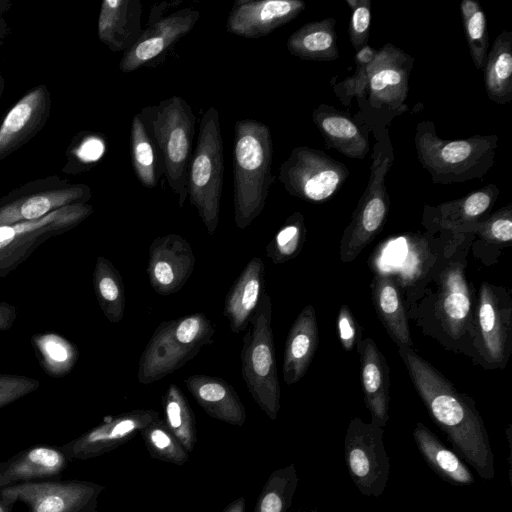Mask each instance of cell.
Here are the masks:
<instances>
[{"instance_id":"33","label":"cell","mask_w":512,"mask_h":512,"mask_svg":"<svg viewBox=\"0 0 512 512\" xmlns=\"http://www.w3.org/2000/svg\"><path fill=\"white\" fill-rule=\"evenodd\" d=\"M336 19L327 17L304 24L287 39L289 53L307 61L330 62L338 59Z\"/></svg>"},{"instance_id":"6","label":"cell","mask_w":512,"mask_h":512,"mask_svg":"<svg viewBox=\"0 0 512 512\" xmlns=\"http://www.w3.org/2000/svg\"><path fill=\"white\" fill-rule=\"evenodd\" d=\"M224 150L218 110L211 106L203 114L188 170V199L209 235L219 224L223 187Z\"/></svg>"},{"instance_id":"35","label":"cell","mask_w":512,"mask_h":512,"mask_svg":"<svg viewBox=\"0 0 512 512\" xmlns=\"http://www.w3.org/2000/svg\"><path fill=\"white\" fill-rule=\"evenodd\" d=\"M94 293L104 316L111 323H119L126 306L125 288L118 269L106 257L96 259L92 274Z\"/></svg>"},{"instance_id":"42","label":"cell","mask_w":512,"mask_h":512,"mask_svg":"<svg viewBox=\"0 0 512 512\" xmlns=\"http://www.w3.org/2000/svg\"><path fill=\"white\" fill-rule=\"evenodd\" d=\"M377 49L369 44L356 51L355 72L333 86V91L340 102L349 107L353 98L361 101L366 98L368 69Z\"/></svg>"},{"instance_id":"52","label":"cell","mask_w":512,"mask_h":512,"mask_svg":"<svg viewBox=\"0 0 512 512\" xmlns=\"http://www.w3.org/2000/svg\"><path fill=\"white\" fill-rule=\"evenodd\" d=\"M0 30H1V24H0Z\"/></svg>"},{"instance_id":"44","label":"cell","mask_w":512,"mask_h":512,"mask_svg":"<svg viewBox=\"0 0 512 512\" xmlns=\"http://www.w3.org/2000/svg\"><path fill=\"white\" fill-rule=\"evenodd\" d=\"M351 10L348 26L349 40L355 51L369 44L371 23L370 0H345Z\"/></svg>"},{"instance_id":"7","label":"cell","mask_w":512,"mask_h":512,"mask_svg":"<svg viewBox=\"0 0 512 512\" xmlns=\"http://www.w3.org/2000/svg\"><path fill=\"white\" fill-rule=\"evenodd\" d=\"M271 324L272 303L265 291L243 338L241 374L256 404L270 420H276L281 392Z\"/></svg>"},{"instance_id":"51","label":"cell","mask_w":512,"mask_h":512,"mask_svg":"<svg viewBox=\"0 0 512 512\" xmlns=\"http://www.w3.org/2000/svg\"><path fill=\"white\" fill-rule=\"evenodd\" d=\"M290 512V511H288ZM292 512H317L316 509H311V510H297V511H292Z\"/></svg>"},{"instance_id":"50","label":"cell","mask_w":512,"mask_h":512,"mask_svg":"<svg viewBox=\"0 0 512 512\" xmlns=\"http://www.w3.org/2000/svg\"><path fill=\"white\" fill-rule=\"evenodd\" d=\"M4 89H5V81H4L3 76L0 73V99L4 93Z\"/></svg>"},{"instance_id":"28","label":"cell","mask_w":512,"mask_h":512,"mask_svg":"<svg viewBox=\"0 0 512 512\" xmlns=\"http://www.w3.org/2000/svg\"><path fill=\"white\" fill-rule=\"evenodd\" d=\"M318 343L315 309L312 305H306L296 317L287 335L282 367L286 384H295L305 375Z\"/></svg>"},{"instance_id":"10","label":"cell","mask_w":512,"mask_h":512,"mask_svg":"<svg viewBox=\"0 0 512 512\" xmlns=\"http://www.w3.org/2000/svg\"><path fill=\"white\" fill-rule=\"evenodd\" d=\"M347 166L322 150L298 146L281 163L278 179L287 193L310 203H323L349 177Z\"/></svg>"},{"instance_id":"34","label":"cell","mask_w":512,"mask_h":512,"mask_svg":"<svg viewBox=\"0 0 512 512\" xmlns=\"http://www.w3.org/2000/svg\"><path fill=\"white\" fill-rule=\"evenodd\" d=\"M488 99L499 105L512 101V33L502 31L489 47L484 68Z\"/></svg>"},{"instance_id":"29","label":"cell","mask_w":512,"mask_h":512,"mask_svg":"<svg viewBox=\"0 0 512 512\" xmlns=\"http://www.w3.org/2000/svg\"><path fill=\"white\" fill-rule=\"evenodd\" d=\"M130 156L139 183L145 188H156L162 176H165V169L146 107L132 118Z\"/></svg>"},{"instance_id":"30","label":"cell","mask_w":512,"mask_h":512,"mask_svg":"<svg viewBox=\"0 0 512 512\" xmlns=\"http://www.w3.org/2000/svg\"><path fill=\"white\" fill-rule=\"evenodd\" d=\"M471 297L462 266H450L442 276L438 299L440 320L446 332L454 339L461 337L467 327Z\"/></svg>"},{"instance_id":"21","label":"cell","mask_w":512,"mask_h":512,"mask_svg":"<svg viewBox=\"0 0 512 512\" xmlns=\"http://www.w3.org/2000/svg\"><path fill=\"white\" fill-rule=\"evenodd\" d=\"M312 121L322 135L327 148L342 155L363 160L370 152L369 133L346 112L322 103L312 111Z\"/></svg>"},{"instance_id":"13","label":"cell","mask_w":512,"mask_h":512,"mask_svg":"<svg viewBox=\"0 0 512 512\" xmlns=\"http://www.w3.org/2000/svg\"><path fill=\"white\" fill-rule=\"evenodd\" d=\"M344 459L349 476L362 495L379 497L384 493L391 465L383 427L359 417L351 419L344 438Z\"/></svg>"},{"instance_id":"14","label":"cell","mask_w":512,"mask_h":512,"mask_svg":"<svg viewBox=\"0 0 512 512\" xmlns=\"http://www.w3.org/2000/svg\"><path fill=\"white\" fill-rule=\"evenodd\" d=\"M168 4L162 2L151 9L147 27L119 62L123 73H131L155 63L186 36L200 18V12L191 8L179 9L165 16L163 13L168 9Z\"/></svg>"},{"instance_id":"26","label":"cell","mask_w":512,"mask_h":512,"mask_svg":"<svg viewBox=\"0 0 512 512\" xmlns=\"http://www.w3.org/2000/svg\"><path fill=\"white\" fill-rule=\"evenodd\" d=\"M476 319L484 357L491 363L502 362L509 335L510 309L501 306L499 295L490 284L481 285Z\"/></svg>"},{"instance_id":"31","label":"cell","mask_w":512,"mask_h":512,"mask_svg":"<svg viewBox=\"0 0 512 512\" xmlns=\"http://www.w3.org/2000/svg\"><path fill=\"white\" fill-rule=\"evenodd\" d=\"M375 310L391 339L398 347L413 345L401 294L388 272L378 271L371 284Z\"/></svg>"},{"instance_id":"25","label":"cell","mask_w":512,"mask_h":512,"mask_svg":"<svg viewBox=\"0 0 512 512\" xmlns=\"http://www.w3.org/2000/svg\"><path fill=\"white\" fill-rule=\"evenodd\" d=\"M265 292V266L260 257L248 261L224 301V316L233 333L244 331Z\"/></svg>"},{"instance_id":"37","label":"cell","mask_w":512,"mask_h":512,"mask_svg":"<svg viewBox=\"0 0 512 512\" xmlns=\"http://www.w3.org/2000/svg\"><path fill=\"white\" fill-rule=\"evenodd\" d=\"M164 422L183 448L192 452L197 443L193 411L181 389L171 383L162 398Z\"/></svg>"},{"instance_id":"36","label":"cell","mask_w":512,"mask_h":512,"mask_svg":"<svg viewBox=\"0 0 512 512\" xmlns=\"http://www.w3.org/2000/svg\"><path fill=\"white\" fill-rule=\"evenodd\" d=\"M38 361L44 372L53 378L68 375L79 359L78 347L62 335L47 331L31 338Z\"/></svg>"},{"instance_id":"8","label":"cell","mask_w":512,"mask_h":512,"mask_svg":"<svg viewBox=\"0 0 512 512\" xmlns=\"http://www.w3.org/2000/svg\"><path fill=\"white\" fill-rule=\"evenodd\" d=\"M389 131L381 134L373 146L367 186L340 241V256L351 262L382 230L390 207L386 177L394 162Z\"/></svg>"},{"instance_id":"40","label":"cell","mask_w":512,"mask_h":512,"mask_svg":"<svg viewBox=\"0 0 512 512\" xmlns=\"http://www.w3.org/2000/svg\"><path fill=\"white\" fill-rule=\"evenodd\" d=\"M139 433L152 458L178 466L188 462L189 453L160 417L146 425Z\"/></svg>"},{"instance_id":"38","label":"cell","mask_w":512,"mask_h":512,"mask_svg":"<svg viewBox=\"0 0 512 512\" xmlns=\"http://www.w3.org/2000/svg\"><path fill=\"white\" fill-rule=\"evenodd\" d=\"M298 483L294 464L274 470L265 482L253 512H288Z\"/></svg>"},{"instance_id":"11","label":"cell","mask_w":512,"mask_h":512,"mask_svg":"<svg viewBox=\"0 0 512 512\" xmlns=\"http://www.w3.org/2000/svg\"><path fill=\"white\" fill-rule=\"evenodd\" d=\"M92 213L91 205L77 203L37 220L0 226V279L24 263L43 242L73 229Z\"/></svg>"},{"instance_id":"15","label":"cell","mask_w":512,"mask_h":512,"mask_svg":"<svg viewBox=\"0 0 512 512\" xmlns=\"http://www.w3.org/2000/svg\"><path fill=\"white\" fill-rule=\"evenodd\" d=\"M105 487L86 480H45L0 488L28 512H96Z\"/></svg>"},{"instance_id":"49","label":"cell","mask_w":512,"mask_h":512,"mask_svg":"<svg viewBox=\"0 0 512 512\" xmlns=\"http://www.w3.org/2000/svg\"><path fill=\"white\" fill-rule=\"evenodd\" d=\"M16 502L15 499L0 492V512H11Z\"/></svg>"},{"instance_id":"45","label":"cell","mask_w":512,"mask_h":512,"mask_svg":"<svg viewBox=\"0 0 512 512\" xmlns=\"http://www.w3.org/2000/svg\"><path fill=\"white\" fill-rule=\"evenodd\" d=\"M38 379L14 374H0V408L39 389Z\"/></svg>"},{"instance_id":"41","label":"cell","mask_w":512,"mask_h":512,"mask_svg":"<svg viewBox=\"0 0 512 512\" xmlns=\"http://www.w3.org/2000/svg\"><path fill=\"white\" fill-rule=\"evenodd\" d=\"M306 238L304 216L294 212L266 246V255L274 264L285 263L301 251Z\"/></svg>"},{"instance_id":"17","label":"cell","mask_w":512,"mask_h":512,"mask_svg":"<svg viewBox=\"0 0 512 512\" xmlns=\"http://www.w3.org/2000/svg\"><path fill=\"white\" fill-rule=\"evenodd\" d=\"M195 263L194 252L185 238L174 233L159 236L148 250L149 283L161 296L174 294L186 284Z\"/></svg>"},{"instance_id":"43","label":"cell","mask_w":512,"mask_h":512,"mask_svg":"<svg viewBox=\"0 0 512 512\" xmlns=\"http://www.w3.org/2000/svg\"><path fill=\"white\" fill-rule=\"evenodd\" d=\"M454 233H475L491 243H509L512 240V204L500 208L476 224L458 228Z\"/></svg>"},{"instance_id":"19","label":"cell","mask_w":512,"mask_h":512,"mask_svg":"<svg viewBox=\"0 0 512 512\" xmlns=\"http://www.w3.org/2000/svg\"><path fill=\"white\" fill-rule=\"evenodd\" d=\"M306 7L300 0H236L226 21L229 33L257 39L295 19Z\"/></svg>"},{"instance_id":"48","label":"cell","mask_w":512,"mask_h":512,"mask_svg":"<svg viewBox=\"0 0 512 512\" xmlns=\"http://www.w3.org/2000/svg\"><path fill=\"white\" fill-rule=\"evenodd\" d=\"M246 499L244 496H240L230 502L222 512H245Z\"/></svg>"},{"instance_id":"20","label":"cell","mask_w":512,"mask_h":512,"mask_svg":"<svg viewBox=\"0 0 512 512\" xmlns=\"http://www.w3.org/2000/svg\"><path fill=\"white\" fill-rule=\"evenodd\" d=\"M62 448L33 446L0 463V488L37 481L52 480L68 466Z\"/></svg>"},{"instance_id":"46","label":"cell","mask_w":512,"mask_h":512,"mask_svg":"<svg viewBox=\"0 0 512 512\" xmlns=\"http://www.w3.org/2000/svg\"><path fill=\"white\" fill-rule=\"evenodd\" d=\"M337 331L340 343L345 351H351L360 341L357 323L349 307L343 304L337 315Z\"/></svg>"},{"instance_id":"1","label":"cell","mask_w":512,"mask_h":512,"mask_svg":"<svg viewBox=\"0 0 512 512\" xmlns=\"http://www.w3.org/2000/svg\"><path fill=\"white\" fill-rule=\"evenodd\" d=\"M399 354L435 424L483 480H492L495 477L494 454L488 431L474 401L459 393L410 347H399Z\"/></svg>"},{"instance_id":"24","label":"cell","mask_w":512,"mask_h":512,"mask_svg":"<svg viewBox=\"0 0 512 512\" xmlns=\"http://www.w3.org/2000/svg\"><path fill=\"white\" fill-rule=\"evenodd\" d=\"M198 405L212 418L234 426L246 422V409L235 388L224 379L194 374L184 380Z\"/></svg>"},{"instance_id":"12","label":"cell","mask_w":512,"mask_h":512,"mask_svg":"<svg viewBox=\"0 0 512 512\" xmlns=\"http://www.w3.org/2000/svg\"><path fill=\"white\" fill-rule=\"evenodd\" d=\"M88 185L71 183L58 175L27 182L0 198V226L40 219L77 203H87Z\"/></svg>"},{"instance_id":"22","label":"cell","mask_w":512,"mask_h":512,"mask_svg":"<svg viewBox=\"0 0 512 512\" xmlns=\"http://www.w3.org/2000/svg\"><path fill=\"white\" fill-rule=\"evenodd\" d=\"M139 0H104L97 23L99 40L113 52L128 51L143 33Z\"/></svg>"},{"instance_id":"4","label":"cell","mask_w":512,"mask_h":512,"mask_svg":"<svg viewBox=\"0 0 512 512\" xmlns=\"http://www.w3.org/2000/svg\"><path fill=\"white\" fill-rule=\"evenodd\" d=\"M414 62V57L386 43L377 49L369 64L366 98L357 101L359 110L352 117L375 139L388 131L394 118L408 110L405 101Z\"/></svg>"},{"instance_id":"47","label":"cell","mask_w":512,"mask_h":512,"mask_svg":"<svg viewBox=\"0 0 512 512\" xmlns=\"http://www.w3.org/2000/svg\"><path fill=\"white\" fill-rule=\"evenodd\" d=\"M17 319L16 306L6 302H0V331L9 330Z\"/></svg>"},{"instance_id":"16","label":"cell","mask_w":512,"mask_h":512,"mask_svg":"<svg viewBox=\"0 0 512 512\" xmlns=\"http://www.w3.org/2000/svg\"><path fill=\"white\" fill-rule=\"evenodd\" d=\"M158 417L160 415L156 410L135 409L106 418L101 424L66 443L62 450L69 461L101 456L130 441Z\"/></svg>"},{"instance_id":"39","label":"cell","mask_w":512,"mask_h":512,"mask_svg":"<svg viewBox=\"0 0 512 512\" xmlns=\"http://www.w3.org/2000/svg\"><path fill=\"white\" fill-rule=\"evenodd\" d=\"M460 13L471 60L478 70H483L489 51L485 13L475 0H462Z\"/></svg>"},{"instance_id":"2","label":"cell","mask_w":512,"mask_h":512,"mask_svg":"<svg viewBox=\"0 0 512 512\" xmlns=\"http://www.w3.org/2000/svg\"><path fill=\"white\" fill-rule=\"evenodd\" d=\"M270 127L255 119L234 125L233 206L239 229L247 228L263 211L275 177Z\"/></svg>"},{"instance_id":"9","label":"cell","mask_w":512,"mask_h":512,"mask_svg":"<svg viewBox=\"0 0 512 512\" xmlns=\"http://www.w3.org/2000/svg\"><path fill=\"white\" fill-rule=\"evenodd\" d=\"M146 110L160 149L166 181L183 207L188 198V170L192 158L196 116L180 96H171Z\"/></svg>"},{"instance_id":"18","label":"cell","mask_w":512,"mask_h":512,"mask_svg":"<svg viewBox=\"0 0 512 512\" xmlns=\"http://www.w3.org/2000/svg\"><path fill=\"white\" fill-rule=\"evenodd\" d=\"M51 94L44 84L26 92L0 122V161L4 160L32 138L48 122Z\"/></svg>"},{"instance_id":"3","label":"cell","mask_w":512,"mask_h":512,"mask_svg":"<svg viewBox=\"0 0 512 512\" xmlns=\"http://www.w3.org/2000/svg\"><path fill=\"white\" fill-rule=\"evenodd\" d=\"M417 159L434 184L464 183L483 178L495 164L497 135H473L464 139L440 138L431 120L416 125Z\"/></svg>"},{"instance_id":"32","label":"cell","mask_w":512,"mask_h":512,"mask_svg":"<svg viewBox=\"0 0 512 512\" xmlns=\"http://www.w3.org/2000/svg\"><path fill=\"white\" fill-rule=\"evenodd\" d=\"M413 438L427 465L441 479L457 486H469L475 482L473 474L461 458L426 425L418 422L413 430Z\"/></svg>"},{"instance_id":"53","label":"cell","mask_w":512,"mask_h":512,"mask_svg":"<svg viewBox=\"0 0 512 512\" xmlns=\"http://www.w3.org/2000/svg\"><path fill=\"white\" fill-rule=\"evenodd\" d=\"M0 45H1V43H0Z\"/></svg>"},{"instance_id":"23","label":"cell","mask_w":512,"mask_h":512,"mask_svg":"<svg viewBox=\"0 0 512 512\" xmlns=\"http://www.w3.org/2000/svg\"><path fill=\"white\" fill-rule=\"evenodd\" d=\"M361 383L371 423L385 427L389 419V368L385 357L371 338L357 343Z\"/></svg>"},{"instance_id":"27","label":"cell","mask_w":512,"mask_h":512,"mask_svg":"<svg viewBox=\"0 0 512 512\" xmlns=\"http://www.w3.org/2000/svg\"><path fill=\"white\" fill-rule=\"evenodd\" d=\"M499 192L498 186L490 183L461 198L434 207L426 206L425 216L431 222L453 232L486 219L497 201Z\"/></svg>"},{"instance_id":"5","label":"cell","mask_w":512,"mask_h":512,"mask_svg":"<svg viewBox=\"0 0 512 512\" xmlns=\"http://www.w3.org/2000/svg\"><path fill=\"white\" fill-rule=\"evenodd\" d=\"M215 328L204 313L161 322L138 363L137 379L148 385L175 372L213 342Z\"/></svg>"}]
</instances>
